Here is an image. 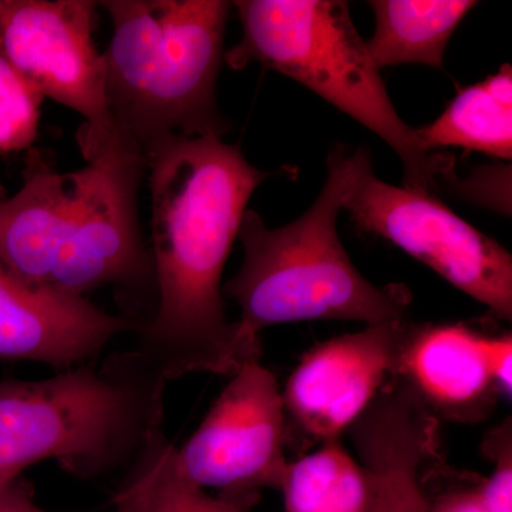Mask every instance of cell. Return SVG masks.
<instances>
[{
    "mask_svg": "<svg viewBox=\"0 0 512 512\" xmlns=\"http://www.w3.org/2000/svg\"><path fill=\"white\" fill-rule=\"evenodd\" d=\"M124 474L114 512H247L192 484L181 473L177 448L163 429L148 439Z\"/></svg>",
    "mask_w": 512,
    "mask_h": 512,
    "instance_id": "16",
    "label": "cell"
},
{
    "mask_svg": "<svg viewBox=\"0 0 512 512\" xmlns=\"http://www.w3.org/2000/svg\"><path fill=\"white\" fill-rule=\"evenodd\" d=\"M343 210L360 232L387 239L483 303L495 318L510 322V252L433 194L384 183L369 167Z\"/></svg>",
    "mask_w": 512,
    "mask_h": 512,
    "instance_id": "7",
    "label": "cell"
},
{
    "mask_svg": "<svg viewBox=\"0 0 512 512\" xmlns=\"http://www.w3.org/2000/svg\"><path fill=\"white\" fill-rule=\"evenodd\" d=\"M284 400L275 376L251 362L231 376L191 439L177 450L192 484L248 512L264 488L279 490L285 457Z\"/></svg>",
    "mask_w": 512,
    "mask_h": 512,
    "instance_id": "8",
    "label": "cell"
},
{
    "mask_svg": "<svg viewBox=\"0 0 512 512\" xmlns=\"http://www.w3.org/2000/svg\"><path fill=\"white\" fill-rule=\"evenodd\" d=\"M402 376L384 384L349 433L373 493V512H429L426 474L441 454L440 424Z\"/></svg>",
    "mask_w": 512,
    "mask_h": 512,
    "instance_id": "11",
    "label": "cell"
},
{
    "mask_svg": "<svg viewBox=\"0 0 512 512\" xmlns=\"http://www.w3.org/2000/svg\"><path fill=\"white\" fill-rule=\"evenodd\" d=\"M483 453L494 471L481 480V500L488 512H512V427L507 419L485 434Z\"/></svg>",
    "mask_w": 512,
    "mask_h": 512,
    "instance_id": "19",
    "label": "cell"
},
{
    "mask_svg": "<svg viewBox=\"0 0 512 512\" xmlns=\"http://www.w3.org/2000/svg\"><path fill=\"white\" fill-rule=\"evenodd\" d=\"M93 0H0V47L43 97L86 120L79 144L121 134L111 120L103 53L93 39Z\"/></svg>",
    "mask_w": 512,
    "mask_h": 512,
    "instance_id": "9",
    "label": "cell"
},
{
    "mask_svg": "<svg viewBox=\"0 0 512 512\" xmlns=\"http://www.w3.org/2000/svg\"><path fill=\"white\" fill-rule=\"evenodd\" d=\"M417 323L407 320L366 325L320 343L306 353L286 383V431L299 446L339 440L343 431L400 375L404 350Z\"/></svg>",
    "mask_w": 512,
    "mask_h": 512,
    "instance_id": "10",
    "label": "cell"
},
{
    "mask_svg": "<svg viewBox=\"0 0 512 512\" xmlns=\"http://www.w3.org/2000/svg\"><path fill=\"white\" fill-rule=\"evenodd\" d=\"M106 97L121 136L143 154L165 138L224 137L217 101L232 2L106 0Z\"/></svg>",
    "mask_w": 512,
    "mask_h": 512,
    "instance_id": "5",
    "label": "cell"
},
{
    "mask_svg": "<svg viewBox=\"0 0 512 512\" xmlns=\"http://www.w3.org/2000/svg\"><path fill=\"white\" fill-rule=\"evenodd\" d=\"M376 29L367 50L377 69L424 64L439 69L451 36L468 12L471 0H373Z\"/></svg>",
    "mask_w": 512,
    "mask_h": 512,
    "instance_id": "14",
    "label": "cell"
},
{
    "mask_svg": "<svg viewBox=\"0 0 512 512\" xmlns=\"http://www.w3.org/2000/svg\"><path fill=\"white\" fill-rule=\"evenodd\" d=\"M136 330L126 316L101 311L87 298L26 284L0 265V359L63 372L93 362L121 333Z\"/></svg>",
    "mask_w": 512,
    "mask_h": 512,
    "instance_id": "12",
    "label": "cell"
},
{
    "mask_svg": "<svg viewBox=\"0 0 512 512\" xmlns=\"http://www.w3.org/2000/svg\"><path fill=\"white\" fill-rule=\"evenodd\" d=\"M238 45L225 52L234 70L251 63L291 77L377 134L403 163V187L431 192L456 171L454 158L424 153L396 109L342 0H238Z\"/></svg>",
    "mask_w": 512,
    "mask_h": 512,
    "instance_id": "6",
    "label": "cell"
},
{
    "mask_svg": "<svg viewBox=\"0 0 512 512\" xmlns=\"http://www.w3.org/2000/svg\"><path fill=\"white\" fill-rule=\"evenodd\" d=\"M369 167L365 148L338 144L329 153L326 183L301 218L272 229L255 211L245 212L238 232L244 261L222 288L241 309L242 332L259 338L262 329L301 320L409 319V289L367 281L339 238V214Z\"/></svg>",
    "mask_w": 512,
    "mask_h": 512,
    "instance_id": "3",
    "label": "cell"
},
{
    "mask_svg": "<svg viewBox=\"0 0 512 512\" xmlns=\"http://www.w3.org/2000/svg\"><path fill=\"white\" fill-rule=\"evenodd\" d=\"M0 512H50L35 500V488L25 476L0 487Z\"/></svg>",
    "mask_w": 512,
    "mask_h": 512,
    "instance_id": "23",
    "label": "cell"
},
{
    "mask_svg": "<svg viewBox=\"0 0 512 512\" xmlns=\"http://www.w3.org/2000/svg\"><path fill=\"white\" fill-rule=\"evenodd\" d=\"M80 150L87 165L72 173L33 156L20 190L0 197V265L76 298L109 286L127 299L150 286L156 293L138 220L143 151L126 137Z\"/></svg>",
    "mask_w": 512,
    "mask_h": 512,
    "instance_id": "2",
    "label": "cell"
},
{
    "mask_svg": "<svg viewBox=\"0 0 512 512\" xmlns=\"http://www.w3.org/2000/svg\"><path fill=\"white\" fill-rule=\"evenodd\" d=\"M156 306L130 350L165 382L234 376L261 360V339L229 322L222 274L248 202L268 173L220 137H171L148 148Z\"/></svg>",
    "mask_w": 512,
    "mask_h": 512,
    "instance_id": "1",
    "label": "cell"
},
{
    "mask_svg": "<svg viewBox=\"0 0 512 512\" xmlns=\"http://www.w3.org/2000/svg\"><path fill=\"white\" fill-rule=\"evenodd\" d=\"M488 370L498 393L511 397L512 338L510 333L485 338Z\"/></svg>",
    "mask_w": 512,
    "mask_h": 512,
    "instance_id": "22",
    "label": "cell"
},
{
    "mask_svg": "<svg viewBox=\"0 0 512 512\" xmlns=\"http://www.w3.org/2000/svg\"><path fill=\"white\" fill-rule=\"evenodd\" d=\"M510 183L511 168L500 165L481 168L467 180H461L456 174L448 181L446 187L451 188L460 197L510 215Z\"/></svg>",
    "mask_w": 512,
    "mask_h": 512,
    "instance_id": "21",
    "label": "cell"
},
{
    "mask_svg": "<svg viewBox=\"0 0 512 512\" xmlns=\"http://www.w3.org/2000/svg\"><path fill=\"white\" fill-rule=\"evenodd\" d=\"M441 454L430 464L426 474L429 512H488L481 500L483 478L456 476Z\"/></svg>",
    "mask_w": 512,
    "mask_h": 512,
    "instance_id": "20",
    "label": "cell"
},
{
    "mask_svg": "<svg viewBox=\"0 0 512 512\" xmlns=\"http://www.w3.org/2000/svg\"><path fill=\"white\" fill-rule=\"evenodd\" d=\"M279 490L286 512H373L365 468L338 440L289 463Z\"/></svg>",
    "mask_w": 512,
    "mask_h": 512,
    "instance_id": "17",
    "label": "cell"
},
{
    "mask_svg": "<svg viewBox=\"0 0 512 512\" xmlns=\"http://www.w3.org/2000/svg\"><path fill=\"white\" fill-rule=\"evenodd\" d=\"M487 335L466 325H417L404 350L400 375L437 419H487L498 390L488 370Z\"/></svg>",
    "mask_w": 512,
    "mask_h": 512,
    "instance_id": "13",
    "label": "cell"
},
{
    "mask_svg": "<svg viewBox=\"0 0 512 512\" xmlns=\"http://www.w3.org/2000/svg\"><path fill=\"white\" fill-rule=\"evenodd\" d=\"M43 100L0 47V154L19 153L33 146Z\"/></svg>",
    "mask_w": 512,
    "mask_h": 512,
    "instance_id": "18",
    "label": "cell"
},
{
    "mask_svg": "<svg viewBox=\"0 0 512 512\" xmlns=\"http://www.w3.org/2000/svg\"><path fill=\"white\" fill-rule=\"evenodd\" d=\"M165 380L130 349L43 380L0 382V487L53 460L72 477L126 471L163 429Z\"/></svg>",
    "mask_w": 512,
    "mask_h": 512,
    "instance_id": "4",
    "label": "cell"
},
{
    "mask_svg": "<svg viewBox=\"0 0 512 512\" xmlns=\"http://www.w3.org/2000/svg\"><path fill=\"white\" fill-rule=\"evenodd\" d=\"M414 137L424 153L443 147L464 148L487 156L512 157V69L504 64L484 82L458 90L443 114Z\"/></svg>",
    "mask_w": 512,
    "mask_h": 512,
    "instance_id": "15",
    "label": "cell"
}]
</instances>
